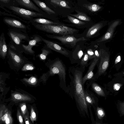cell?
Here are the masks:
<instances>
[{
    "mask_svg": "<svg viewBox=\"0 0 124 124\" xmlns=\"http://www.w3.org/2000/svg\"><path fill=\"white\" fill-rule=\"evenodd\" d=\"M85 67L78 65L70 67L68 70L70 81L67 86V94L74 97L80 108L87 113V104L85 100L82 83L83 74Z\"/></svg>",
    "mask_w": 124,
    "mask_h": 124,
    "instance_id": "6da1fadb",
    "label": "cell"
},
{
    "mask_svg": "<svg viewBox=\"0 0 124 124\" xmlns=\"http://www.w3.org/2000/svg\"><path fill=\"white\" fill-rule=\"evenodd\" d=\"M46 65L49 68V70L43 74L41 79L46 82L49 77L58 75L60 80L59 86L65 93H67V87L66 83V67L62 60L58 58L53 60L49 59L46 63Z\"/></svg>",
    "mask_w": 124,
    "mask_h": 124,
    "instance_id": "7a4b0ae2",
    "label": "cell"
},
{
    "mask_svg": "<svg viewBox=\"0 0 124 124\" xmlns=\"http://www.w3.org/2000/svg\"><path fill=\"white\" fill-rule=\"evenodd\" d=\"M35 27L40 30L63 36L72 35L77 31L75 29L63 25L37 24Z\"/></svg>",
    "mask_w": 124,
    "mask_h": 124,
    "instance_id": "3957f363",
    "label": "cell"
},
{
    "mask_svg": "<svg viewBox=\"0 0 124 124\" xmlns=\"http://www.w3.org/2000/svg\"><path fill=\"white\" fill-rule=\"evenodd\" d=\"M8 62L12 69L18 70L28 62L27 60L9 48L8 50Z\"/></svg>",
    "mask_w": 124,
    "mask_h": 124,
    "instance_id": "277c9868",
    "label": "cell"
},
{
    "mask_svg": "<svg viewBox=\"0 0 124 124\" xmlns=\"http://www.w3.org/2000/svg\"><path fill=\"white\" fill-rule=\"evenodd\" d=\"M100 54V62L97 73L94 75L93 79L90 80L94 81L96 78L101 75L106 71L108 67L109 55L108 53L103 49L99 51Z\"/></svg>",
    "mask_w": 124,
    "mask_h": 124,
    "instance_id": "5b68a950",
    "label": "cell"
},
{
    "mask_svg": "<svg viewBox=\"0 0 124 124\" xmlns=\"http://www.w3.org/2000/svg\"><path fill=\"white\" fill-rule=\"evenodd\" d=\"M11 99L15 102L31 101L32 100L31 96L26 92L21 90L11 91Z\"/></svg>",
    "mask_w": 124,
    "mask_h": 124,
    "instance_id": "8992f818",
    "label": "cell"
},
{
    "mask_svg": "<svg viewBox=\"0 0 124 124\" xmlns=\"http://www.w3.org/2000/svg\"><path fill=\"white\" fill-rule=\"evenodd\" d=\"M121 22L120 19H117L110 23L106 32L97 42H101L108 41L112 39L116 27L120 24Z\"/></svg>",
    "mask_w": 124,
    "mask_h": 124,
    "instance_id": "52a82bcc",
    "label": "cell"
},
{
    "mask_svg": "<svg viewBox=\"0 0 124 124\" xmlns=\"http://www.w3.org/2000/svg\"><path fill=\"white\" fill-rule=\"evenodd\" d=\"M46 36L48 38L57 39L62 43L69 44L73 45H75L78 42L86 40L84 37L77 38L74 36L69 35L59 36L46 35Z\"/></svg>",
    "mask_w": 124,
    "mask_h": 124,
    "instance_id": "ba28073f",
    "label": "cell"
},
{
    "mask_svg": "<svg viewBox=\"0 0 124 124\" xmlns=\"http://www.w3.org/2000/svg\"><path fill=\"white\" fill-rule=\"evenodd\" d=\"M10 9L16 14L26 18L31 19L35 17H41L43 15L40 13L31 11L14 6L9 7Z\"/></svg>",
    "mask_w": 124,
    "mask_h": 124,
    "instance_id": "9c48e42d",
    "label": "cell"
},
{
    "mask_svg": "<svg viewBox=\"0 0 124 124\" xmlns=\"http://www.w3.org/2000/svg\"><path fill=\"white\" fill-rule=\"evenodd\" d=\"M42 40L49 48L58 52L67 57H70V56L71 55L70 52L62 46L43 38L42 39Z\"/></svg>",
    "mask_w": 124,
    "mask_h": 124,
    "instance_id": "30bf717a",
    "label": "cell"
},
{
    "mask_svg": "<svg viewBox=\"0 0 124 124\" xmlns=\"http://www.w3.org/2000/svg\"><path fill=\"white\" fill-rule=\"evenodd\" d=\"M99 59L95 58L91 61L87 72L82 78V83L83 85L87 80H91L93 79L94 76L93 71Z\"/></svg>",
    "mask_w": 124,
    "mask_h": 124,
    "instance_id": "8fae6325",
    "label": "cell"
},
{
    "mask_svg": "<svg viewBox=\"0 0 124 124\" xmlns=\"http://www.w3.org/2000/svg\"><path fill=\"white\" fill-rule=\"evenodd\" d=\"M41 41V39L38 36H36L34 37L33 39L29 42L27 45L23 44L22 46L23 49L26 51L30 54H33L35 52L32 49V48L37 43L40 42Z\"/></svg>",
    "mask_w": 124,
    "mask_h": 124,
    "instance_id": "7c38bea8",
    "label": "cell"
},
{
    "mask_svg": "<svg viewBox=\"0 0 124 124\" xmlns=\"http://www.w3.org/2000/svg\"><path fill=\"white\" fill-rule=\"evenodd\" d=\"M8 48L4 34L2 33L0 38V55L3 59L5 58L7 54Z\"/></svg>",
    "mask_w": 124,
    "mask_h": 124,
    "instance_id": "4fadbf2b",
    "label": "cell"
},
{
    "mask_svg": "<svg viewBox=\"0 0 124 124\" xmlns=\"http://www.w3.org/2000/svg\"><path fill=\"white\" fill-rule=\"evenodd\" d=\"M16 1L20 5L27 8L34 10L38 13L40 9L31 0H16Z\"/></svg>",
    "mask_w": 124,
    "mask_h": 124,
    "instance_id": "5bb4252c",
    "label": "cell"
},
{
    "mask_svg": "<svg viewBox=\"0 0 124 124\" xmlns=\"http://www.w3.org/2000/svg\"><path fill=\"white\" fill-rule=\"evenodd\" d=\"M9 35L13 41L17 45L20 44L22 40H25L27 39L25 35L14 31L10 32Z\"/></svg>",
    "mask_w": 124,
    "mask_h": 124,
    "instance_id": "9a60e30c",
    "label": "cell"
},
{
    "mask_svg": "<svg viewBox=\"0 0 124 124\" xmlns=\"http://www.w3.org/2000/svg\"><path fill=\"white\" fill-rule=\"evenodd\" d=\"M84 93L87 104L93 105L96 103V97L92 92L87 89H84Z\"/></svg>",
    "mask_w": 124,
    "mask_h": 124,
    "instance_id": "2e32d148",
    "label": "cell"
},
{
    "mask_svg": "<svg viewBox=\"0 0 124 124\" xmlns=\"http://www.w3.org/2000/svg\"><path fill=\"white\" fill-rule=\"evenodd\" d=\"M4 22L8 25L15 27L24 29L26 26L20 22L16 20L6 18L4 19Z\"/></svg>",
    "mask_w": 124,
    "mask_h": 124,
    "instance_id": "e0dca14e",
    "label": "cell"
},
{
    "mask_svg": "<svg viewBox=\"0 0 124 124\" xmlns=\"http://www.w3.org/2000/svg\"><path fill=\"white\" fill-rule=\"evenodd\" d=\"M89 82L87 85L88 87L91 85L92 88L97 94L102 96H105V93L104 91L100 86L94 81H90Z\"/></svg>",
    "mask_w": 124,
    "mask_h": 124,
    "instance_id": "ac0fdd59",
    "label": "cell"
},
{
    "mask_svg": "<svg viewBox=\"0 0 124 124\" xmlns=\"http://www.w3.org/2000/svg\"><path fill=\"white\" fill-rule=\"evenodd\" d=\"M103 25L102 23H99L94 25L89 29L86 34V37H91L101 29Z\"/></svg>",
    "mask_w": 124,
    "mask_h": 124,
    "instance_id": "d6986e66",
    "label": "cell"
},
{
    "mask_svg": "<svg viewBox=\"0 0 124 124\" xmlns=\"http://www.w3.org/2000/svg\"><path fill=\"white\" fill-rule=\"evenodd\" d=\"M22 81L25 84L30 86H35L39 84V80L37 77L32 76L29 78H24Z\"/></svg>",
    "mask_w": 124,
    "mask_h": 124,
    "instance_id": "ffe728a7",
    "label": "cell"
},
{
    "mask_svg": "<svg viewBox=\"0 0 124 124\" xmlns=\"http://www.w3.org/2000/svg\"><path fill=\"white\" fill-rule=\"evenodd\" d=\"M32 1L39 8L49 15L55 14V12L48 7L46 4L42 1L38 0H32Z\"/></svg>",
    "mask_w": 124,
    "mask_h": 124,
    "instance_id": "44dd1931",
    "label": "cell"
},
{
    "mask_svg": "<svg viewBox=\"0 0 124 124\" xmlns=\"http://www.w3.org/2000/svg\"><path fill=\"white\" fill-rule=\"evenodd\" d=\"M76 11L77 13V14H70V15L80 20L86 21H90V18L85 13L77 10Z\"/></svg>",
    "mask_w": 124,
    "mask_h": 124,
    "instance_id": "7402d4cb",
    "label": "cell"
},
{
    "mask_svg": "<svg viewBox=\"0 0 124 124\" xmlns=\"http://www.w3.org/2000/svg\"><path fill=\"white\" fill-rule=\"evenodd\" d=\"M83 6L92 12L97 11L101 9V6L95 4H84Z\"/></svg>",
    "mask_w": 124,
    "mask_h": 124,
    "instance_id": "603a6c76",
    "label": "cell"
},
{
    "mask_svg": "<svg viewBox=\"0 0 124 124\" xmlns=\"http://www.w3.org/2000/svg\"><path fill=\"white\" fill-rule=\"evenodd\" d=\"M33 21L35 22L42 24L56 25L58 24L51 21L42 18L34 19H33Z\"/></svg>",
    "mask_w": 124,
    "mask_h": 124,
    "instance_id": "cb8c5ba5",
    "label": "cell"
},
{
    "mask_svg": "<svg viewBox=\"0 0 124 124\" xmlns=\"http://www.w3.org/2000/svg\"><path fill=\"white\" fill-rule=\"evenodd\" d=\"M50 2L61 7L67 8H70L66 2L64 0H51Z\"/></svg>",
    "mask_w": 124,
    "mask_h": 124,
    "instance_id": "d4e9b609",
    "label": "cell"
},
{
    "mask_svg": "<svg viewBox=\"0 0 124 124\" xmlns=\"http://www.w3.org/2000/svg\"><path fill=\"white\" fill-rule=\"evenodd\" d=\"M42 53L38 55L40 60L45 61L46 60L47 57L50 53V52L49 50L45 48H43L41 49Z\"/></svg>",
    "mask_w": 124,
    "mask_h": 124,
    "instance_id": "484cf974",
    "label": "cell"
},
{
    "mask_svg": "<svg viewBox=\"0 0 124 124\" xmlns=\"http://www.w3.org/2000/svg\"><path fill=\"white\" fill-rule=\"evenodd\" d=\"M89 60V56L86 52L85 53L84 56L82 58L80 63V66L85 67H87L88 65V62Z\"/></svg>",
    "mask_w": 124,
    "mask_h": 124,
    "instance_id": "4316f807",
    "label": "cell"
},
{
    "mask_svg": "<svg viewBox=\"0 0 124 124\" xmlns=\"http://www.w3.org/2000/svg\"><path fill=\"white\" fill-rule=\"evenodd\" d=\"M67 16L69 21L73 23L78 25H84L85 23L70 16L68 15Z\"/></svg>",
    "mask_w": 124,
    "mask_h": 124,
    "instance_id": "83f0119b",
    "label": "cell"
},
{
    "mask_svg": "<svg viewBox=\"0 0 124 124\" xmlns=\"http://www.w3.org/2000/svg\"><path fill=\"white\" fill-rule=\"evenodd\" d=\"M35 67L31 63H25L22 68L21 70L23 71L32 70L35 69Z\"/></svg>",
    "mask_w": 124,
    "mask_h": 124,
    "instance_id": "f1b7e54d",
    "label": "cell"
},
{
    "mask_svg": "<svg viewBox=\"0 0 124 124\" xmlns=\"http://www.w3.org/2000/svg\"><path fill=\"white\" fill-rule=\"evenodd\" d=\"M22 115L23 117L26 115L27 111L26 104L24 103H21L20 105Z\"/></svg>",
    "mask_w": 124,
    "mask_h": 124,
    "instance_id": "f546056e",
    "label": "cell"
},
{
    "mask_svg": "<svg viewBox=\"0 0 124 124\" xmlns=\"http://www.w3.org/2000/svg\"><path fill=\"white\" fill-rule=\"evenodd\" d=\"M97 113L98 118L100 119L102 118L105 115V113L103 109L99 107H98L97 108Z\"/></svg>",
    "mask_w": 124,
    "mask_h": 124,
    "instance_id": "4dcf8cb0",
    "label": "cell"
},
{
    "mask_svg": "<svg viewBox=\"0 0 124 124\" xmlns=\"http://www.w3.org/2000/svg\"><path fill=\"white\" fill-rule=\"evenodd\" d=\"M30 118L32 123H33L34 121H35L36 120V114L33 108L32 107H31V109Z\"/></svg>",
    "mask_w": 124,
    "mask_h": 124,
    "instance_id": "1f68e13d",
    "label": "cell"
},
{
    "mask_svg": "<svg viewBox=\"0 0 124 124\" xmlns=\"http://www.w3.org/2000/svg\"><path fill=\"white\" fill-rule=\"evenodd\" d=\"M17 116L18 121L19 124H24L22 116L19 109H18L17 111Z\"/></svg>",
    "mask_w": 124,
    "mask_h": 124,
    "instance_id": "d6a6232c",
    "label": "cell"
},
{
    "mask_svg": "<svg viewBox=\"0 0 124 124\" xmlns=\"http://www.w3.org/2000/svg\"><path fill=\"white\" fill-rule=\"evenodd\" d=\"M86 52L89 56V60L95 58L94 52L92 49H88L87 50V52Z\"/></svg>",
    "mask_w": 124,
    "mask_h": 124,
    "instance_id": "836d02e7",
    "label": "cell"
},
{
    "mask_svg": "<svg viewBox=\"0 0 124 124\" xmlns=\"http://www.w3.org/2000/svg\"><path fill=\"white\" fill-rule=\"evenodd\" d=\"M10 111L8 110L7 108H6L4 113V115L0 120V122L5 121L8 118Z\"/></svg>",
    "mask_w": 124,
    "mask_h": 124,
    "instance_id": "e575fe53",
    "label": "cell"
},
{
    "mask_svg": "<svg viewBox=\"0 0 124 124\" xmlns=\"http://www.w3.org/2000/svg\"><path fill=\"white\" fill-rule=\"evenodd\" d=\"M6 124H12L13 119L10 111L8 118L5 121Z\"/></svg>",
    "mask_w": 124,
    "mask_h": 124,
    "instance_id": "d590c367",
    "label": "cell"
},
{
    "mask_svg": "<svg viewBox=\"0 0 124 124\" xmlns=\"http://www.w3.org/2000/svg\"><path fill=\"white\" fill-rule=\"evenodd\" d=\"M23 117L24 118L25 124H31L30 120L29 114L28 111Z\"/></svg>",
    "mask_w": 124,
    "mask_h": 124,
    "instance_id": "8d00e7d4",
    "label": "cell"
},
{
    "mask_svg": "<svg viewBox=\"0 0 124 124\" xmlns=\"http://www.w3.org/2000/svg\"><path fill=\"white\" fill-rule=\"evenodd\" d=\"M6 107L4 105H2L0 107V119L3 116V115L4 113V111Z\"/></svg>",
    "mask_w": 124,
    "mask_h": 124,
    "instance_id": "74e56055",
    "label": "cell"
},
{
    "mask_svg": "<svg viewBox=\"0 0 124 124\" xmlns=\"http://www.w3.org/2000/svg\"><path fill=\"white\" fill-rule=\"evenodd\" d=\"M120 110L122 114L124 115V101L120 103Z\"/></svg>",
    "mask_w": 124,
    "mask_h": 124,
    "instance_id": "f35d334b",
    "label": "cell"
},
{
    "mask_svg": "<svg viewBox=\"0 0 124 124\" xmlns=\"http://www.w3.org/2000/svg\"><path fill=\"white\" fill-rule=\"evenodd\" d=\"M121 85V84L118 83L114 85V89L115 90H118L120 89Z\"/></svg>",
    "mask_w": 124,
    "mask_h": 124,
    "instance_id": "ab89813d",
    "label": "cell"
},
{
    "mask_svg": "<svg viewBox=\"0 0 124 124\" xmlns=\"http://www.w3.org/2000/svg\"><path fill=\"white\" fill-rule=\"evenodd\" d=\"M94 54L95 58H100V54L99 51H98L97 50H95L94 51Z\"/></svg>",
    "mask_w": 124,
    "mask_h": 124,
    "instance_id": "60d3db41",
    "label": "cell"
},
{
    "mask_svg": "<svg viewBox=\"0 0 124 124\" xmlns=\"http://www.w3.org/2000/svg\"><path fill=\"white\" fill-rule=\"evenodd\" d=\"M121 60V57L120 56H118L116 58L115 63L116 64L117 63V62H119Z\"/></svg>",
    "mask_w": 124,
    "mask_h": 124,
    "instance_id": "b9f144b4",
    "label": "cell"
},
{
    "mask_svg": "<svg viewBox=\"0 0 124 124\" xmlns=\"http://www.w3.org/2000/svg\"><path fill=\"white\" fill-rule=\"evenodd\" d=\"M0 1L5 3H8L10 1L9 0H0Z\"/></svg>",
    "mask_w": 124,
    "mask_h": 124,
    "instance_id": "7bdbcfd3",
    "label": "cell"
},
{
    "mask_svg": "<svg viewBox=\"0 0 124 124\" xmlns=\"http://www.w3.org/2000/svg\"><path fill=\"white\" fill-rule=\"evenodd\" d=\"M11 47L12 48H13V49H14V50H16V48L13 46H11Z\"/></svg>",
    "mask_w": 124,
    "mask_h": 124,
    "instance_id": "ee69618b",
    "label": "cell"
},
{
    "mask_svg": "<svg viewBox=\"0 0 124 124\" xmlns=\"http://www.w3.org/2000/svg\"></svg>",
    "mask_w": 124,
    "mask_h": 124,
    "instance_id": "f6af8a7d",
    "label": "cell"
},
{
    "mask_svg": "<svg viewBox=\"0 0 124 124\" xmlns=\"http://www.w3.org/2000/svg\"><path fill=\"white\" fill-rule=\"evenodd\" d=\"M123 73L124 75V72H123Z\"/></svg>",
    "mask_w": 124,
    "mask_h": 124,
    "instance_id": "bcb514c9",
    "label": "cell"
}]
</instances>
